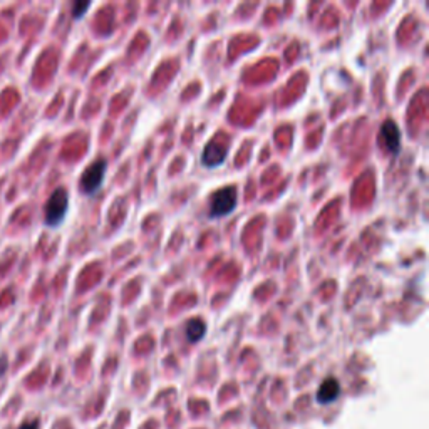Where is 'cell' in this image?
<instances>
[{
	"mask_svg": "<svg viewBox=\"0 0 429 429\" xmlns=\"http://www.w3.org/2000/svg\"><path fill=\"white\" fill-rule=\"evenodd\" d=\"M238 191L235 186H223L211 196L210 201V218H221L237 208Z\"/></svg>",
	"mask_w": 429,
	"mask_h": 429,
	"instance_id": "obj_2",
	"label": "cell"
},
{
	"mask_svg": "<svg viewBox=\"0 0 429 429\" xmlns=\"http://www.w3.org/2000/svg\"><path fill=\"white\" fill-rule=\"evenodd\" d=\"M69 208V193L64 188H57L50 195L48 205H45V225L50 228L59 227L66 218Z\"/></svg>",
	"mask_w": 429,
	"mask_h": 429,
	"instance_id": "obj_1",
	"label": "cell"
},
{
	"mask_svg": "<svg viewBox=\"0 0 429 429\" xmlns=\"http://www.w3.org/2000/svg\"><path fill=\"white\" fill-rule=\"evenodd\" d=\"M39 428H40V426H39V421H37V419H34V421H27V423H24L18 429H39Z\"/></svg>",
	"mask_w": 429,
	"mask_h": 429,
	"instance_id": "obj_9",
	"label": "cell"
},
{
	"mask_svg": "<svg viewBox=\"0 0 429 429\" xmlns=\"http://www.w3.org/2000/svg\"><path fill=\"white\" fill-rule=\"evenodd\" d=\"M381 136H382V141H384V146L387 147V151H391V153H398L401 146V131L398 124L391 121V119H387V121L382 124Z\"/></svg>",
	"mask_w": 429,
	"mask_h": 429,
	"instance_id": "obj_5",
	"label": "cell"
},
{
	"mask_svg": "<svg viewBox=\"0 0 429 429\" xmlns=\"http://www.w3.org/2000/svg\"><path fill=\"white\" fill-rule=\"evenodd\" d=\"M225 158H227V147H225L223 145H218L215 140L210 141L208 145H206L205 150H203L201 161H203V165L208 166V168L220 166L225 161Z\"/></svg>",
	"mask_w": 429,
	"mask_h": 429,
	"instance_id": "obj_4",
	"label": "cell"
},
{
	"mask_svg": "<svg viewBox=\"0 0 429 429\" xmlns=\"http://www.w3.org/2000/svg\"><path fill=\"white\" fill-rule=\"evenodd\" d=\"M206 332V324L201 319H191L186 324V339L190 342H198L203 339Z\"/></svg>",
	"mask_w": 429,
	"mask_h": 429,
	"instance_id": "obj_7",
	"label": "cell"
},
{
	"mask_svg": "<svg viewBox=\"0 0 429 429\" xmlns=\"http://www.w3.org/2000/svg\"><path fill=\"white\" fill-rule=\"evenodd\" d=\"M106 168H108V163H106L104 160H98L91 166H87L79 182L81 191L84 193V195H94V193L99 190L101 184L104 182Z\"/></svg>",
	"mask_w": 429,
	"mask_h": 429,
	"instance_id": "obj_3",
	"label": "cell"
},
{
	"mask_svg": "<svg viewBox=\"0 0 429 429\" xmlns=\"http://www.w3.org/2000/svg\"><path fill=\"white\" fill-rule=\"evenodd\" d=\"M339 394H340L339 381L334 379V377H329V379L322 382L319 391H317V401H319L321 404H329L332 401L338 399Z\"/></svg>",
	"mask_w": 429,
	"mask_h": 429,
	"instance_id": "obj_6",
	"label": "cell"
},
{
	"mask_svg": "<svg viewBox=\"0 0 429 429\" xmlns=\"http://www.w3.org/2000/svg\"><path fill=\"white\" fill-rule=\"evenodd\" d=\"M89 7H91V4H89V2H84V4H79V2H77L76 6H74V11H72L74 18H81L82 16H84V12H86Z\"/></svg>",
	"mask_w": 429,
	"mask_h": 429,
	"instance_id": "obj_8",
	"label": "cell"
}]
</instances>
